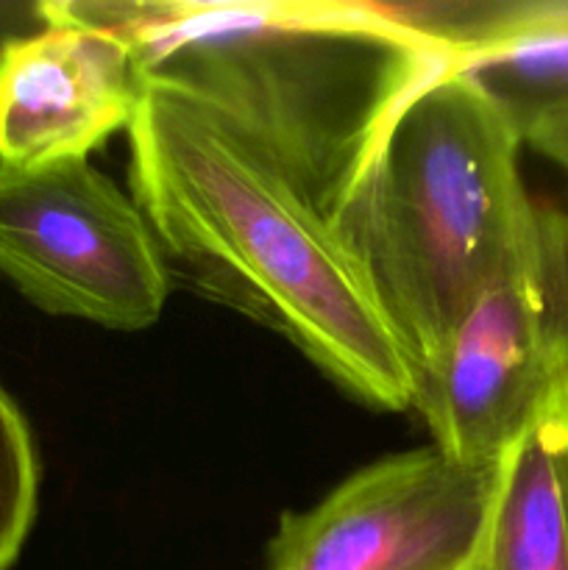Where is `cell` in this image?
I'll use <instances>...</instances> for the list:
<instances>
[{"instance_id":"cell-10","label":"cell","mask_w":568,"mask_h":570,"mask_svg":"<svg viewBox=\"0 0 568 570\" xmlns=\"http://www.w3.org/2000/svg\"><path fill=\"white\" fill-rule=\"evenodd\" d=\"M39 456L20 406L0 384V570H9L37 518Z\"/></svg>"},{"instance_id":"cell-8","label":"cell","mask_w":568,"mask_h":570,"mask_svg":"<svg viewBox=\"0 0 568 570\" xmlns=\"http://www.w3.org/2000/svg\"><path fill=\"white\" fill-rule=\"evenodd\" d=\"M462 570H568V379L496 462Z\"/></svg>"},{"instance_id":"cell-6","label":"cell","mask_w":568,"mask_h":570,"mask_svg":"<svg viewBox=\"0 0 568 570\" xmlns=\"http://www.w3.org/2000/svg\"><path fill=\"white\" fill-rule=\"evenodd\" d=\"M490 488L493 468L460 465L434 445L390 454L282 515L267 570H462Z\"/></svg>"},{"instance_id":"cell-7","label":"cell","mask_w":568,"mask_h":570,"mask_svg":"<svg viewBox=\"0 0 568 570\" xmlns=\"http://www.w3.org/2000/svg\"><path fill=\"white\" fill-rule=\"evenodd\" d=\"M42 26L0 42V165L87 159L128 131L148 78L131 45L109 28L39 3Z\"/></svg>"},{"instance_id":"cell-11","label":"cell","mask_w":568,"mask_h":570,"mask_svg":"<svg viewBox=\"0 0 568 570\" xmlns=\"http://www.w3.org/2000/svg\"><path fill=\"white\" fill-rule=\"evenodd\" d=\"M523 145H529L532 150H538L540 156H546L549 161H555L568 178V117L566 120H557L551 126L540 128Z\"/></svg>"},{"instance_id":"cell-3","label":"cell","mask_w":568,"mask_h":570,"mask_svg":"<svg viewBox=\"0 0 568 570\" xmlns=\"http://www.w3.org/2000/svg\"><path fill=\"white\" fill-rule=\"evenodd\" d=\"M521 148L493 98L449 61L401 100L329 209L415 373L532 223Z\"/></svg>"},{"instance_id":"cell-9","label":"cell","mask_w":568,"mask_h":570,"mask_svg":"<svg viewBox=\"0 0 568 570\" xmlns=\"http://www.w3.org/2000/svg\"><path fill=\"white\" fill-rule=\"evenodd\" d=\"M451 65L493 98L523 145L568 117V0H482L477 33Z\"/></svg>"},{"instance_id":"cell-2","label":"cell","mask_w":568,"mask_h":570,"mask_svg":"<svg viewBox=\"0 0 568 570\" xmlns=\"http://www.w3.org/2000/svg\"><path fill=\"white\" fill-rule=\"evenodd\" d=\"M56 3L120 33L148 81L237 122L326 217L401 100L451 61L382 3Z\"/></svg>"},{"instance_id":"cell-4","label":"cell","mask_w":568,"mask_h":570,"mask_svg":"<svg viewBox=\"0 0 568 570\" xmlns=\"http://www.w3.org/2000/svg\"><path fill=\"white\" fill-rule=\"evenodd\" d=\"M568 379V204L538 200L521 243L415 373V406L449 460L490 471Z\"/></svg>"},{"instance_id":"cell-1","label":"cell","mask_w":568,"mask_h":570,"mask_svg":"<svg viewBox=\"0 0 568 570\" xmlns=\"http://www.w3.org/2000/svg\"><path fill=\"white\" fill-rule=\"evenodd\" d=\"M128 148L131 195L173 276L282 334L360 404L415 406V367L360 265L265 145L148 81Z\"/></svg>"},{"instance_id":"cell-5","label":"cell","mask_w":568,"mask_h":570,"mask_svg":"<svg viewBox=\"0 0 568 570\" xmlns=\"http://www.w3.org/2000/svg\"><path fill=\"white\" fill-rule=\"evenodd\" d=\"M0 276L48 315L115 332L154 326L173 287L145 212L89 159L0 165Z\"/></svg>"}]
</instances>
